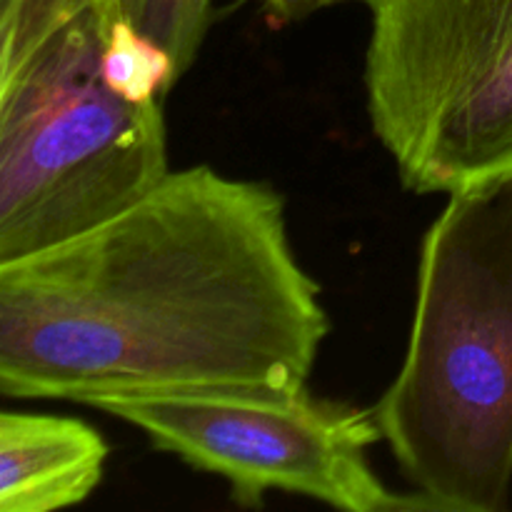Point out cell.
Here are the masks:
<instances>
[{"label": "cell", "instance_id": "cell-1", "mask_svg": "<svg viewBox=\"0 0 512 512\" xmlns=\"http://www.w3.org/2000/svg\"><path fill=\"white\" fill-rule=\"evenodd\" d=\"M330 330L273 185L170 170L88 233L0 263V395L93 405L308 385Z\"/></svg>", "mask_w": 512, "mask_h": 512}, {"label": "cell", "instance_id": "cell-2", "mask_svg": "<svg viewBox=\"0 0 512 512\" xmlns=\"http://www.w3.org/2000/svg\"><path fill=\"white\" fill-rule=\"evenodd\" d=\"M373 415L425 510H505L512 485V170L450 193L425 233L405 358Z\"/></svg>", "mask_w": 512, "mask_h": 512}, {"label": "cell", "instance_id": "cell-3", "mask_svg": "<svg viewBox=\"0 0 512 512\" xmlns=\"http://www.w3.org/2000/svg\"><path fill=\"white\" fill-rule=\"evenodd\" d=\"M93 10L40 40L0 100V263L98 228L165 175L163 100H130L103 73Z\"/></svg>", "mask_w": 512, "mask_h": 512}, {"label": "cell", "instance_id": "cell-4", "mask_svg": "<svg viewBox=\"0 0 512 512\" xmlns=\"http://www.w3.org/2000/svg\"><path fill=\"white\" fill-rule=\"evenodd\" d=\"M368 8V118L400 183L450 195L512 170V0Z\"/></svg>", "mask_w": 512, "mask_h": 512}, {"label": "cell", "instance_id": "cell-5", "mask_svg": "<svg viewBox=\"0 0 512 512\" xmlns=\"http://www.w3.org/2000/svg\"><path fill=\"white\" fill-rule=\"evenodd\" d=\"M90 408L223 478L235 503L248 508L278 490L348 512L425 510L415 495H395L370 465L368 448L383 440L373 410L318 398L308 385L153 390L108 395Z\"/></svg>", "mask_w": 512, "mask_h": 512}, {"label": "cell", "instance_id": "cell-6", "mask_svg": "<svg viewBox=\"0 0 512 512\" xmlns=\"http://www.w3.org/2000/svg\"><path fill=\"white\" fill-rule=\"evenodd\" d=\"M110 448L78 418L0 410V512L80 505L103 483Z\"/></svg>", "mask_w": 512, "mask_h": 512}, {"label": "cell", "instance_id": "cell-7", "mask_svg": "<svg viewBox=\"0 0 512 512\" xmlns=\"http://www.w3.org/2000/svg\"><path fill=\"white\" fill-rule=\"evenodd\" d=\"M215 0H143L133 25L140 35L158 45L173 65L178 83L195 63L208 35Z\"/></svg>", "mask_w": 512, "mask_h": 512}, {"label": "cell", "instance_id": "cell-8", "mask_svg": "<svg viewBox=\"0 0 512 512\" xmlns=\"http://www.w3.org/2000/svg\"><path fill=\"white\" fill-rule=\"evenodd\" d=\"M143 0H0V13L15 18V58H25L40 40L75 15L93 10L105 30L118 20L133 23Z\"/></svg>", "mask_w": 512, "mask_h": 512}, {"label": "cell", "instance_id": "cell-9", "mask_svg": "<svg viewBox=\"0 0 512 512\" xmlns=\"http://www.w3.org/2000/svg\"><path fill=\"white\" fill-rule=\"evenodd\" d=\"M258 3L263 5L265 15L273 20V25H288L308 18L318 10L330 8V5L348 3V0H258ZM363 3H368V0H363Z\"/></svg>", "mask_w": 512, "mask_h": 512}, {"label": "cell", "instance_id": "cell-10", "mask_svg": "<svg viewBox=\"0 0 512 512\" xmlns=\"http://www.w3.org/2000/svg\"><path fill=\"white\" fill-rule=\"evenodd\" d=\"M15 18L13 13H0V100H3L5 88L15 73Z\"/></svg>", "mask_w": 512, "mask_h": 512}]
</instances>
